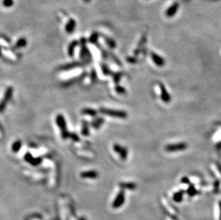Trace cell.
Instances as JSON below:
<instances>
[{
  "label": "cell",
  "mask_w": 221,
  "mask_h": 220,
  "mask_svg": "<svg viewBox=\"0 0 221 220\" xmlns=\"http://www.w3.org/2000/svg\"><path fill=\"white\" fill-rule=\"evenodd\" d=\"M100 112L104 115L109 116L110 117L118 118V119H126L128 116L127 112H125V111L112 110V109L105 108V107H102L100 109Z\"/></svg>",
  "instance_id": "6da1fadb"
},
{
  "label": "cell",
  "mask_w": 221,
  "mask_h": 220,
  "mask_svg": "<svg viewBox=\"0 0 221 220\" xmlns=\"http://www.w3.org/2000/svg\"><path fill=\"white\" fill-rule=\"evenodd\" d=\"M56 123L59 127L60 131H61V135L64 140H67L68 137H69V134L67 129V124L65 117L62 114H58L56 117Z\"/></svg>",
  "instance_id": "7a4b0ae2"
},
{
  "label": "cell",
  "mask_w": 221,
  "mask_h": 220,
  "mask_svg": "<svg viewBox=\"0 0 221 220\" xmlns=\"http://www.w3.org/2000/svg\"><path fill=\"white\" fill-rule=\"evenodd\" d=\"M87 40L85 38H82L80 39V43L81 44V50H80V58L81 59L84 60L85 62H90L92 59V54L91 52L89 51V50L86 46Z\"/></svg>",
  "instance_id": "3957f363"
},
{
  "label": "cell",
  "mask_w": 221,
  "mask_h": 220,
  "mask_svg": "<svg viewBox=\"0 0 221 220\" xmlns=\"http://www.w3.org/2000/svg\"><path fill=\"white\" fill-rule=\"evenodd\" d=\"M188 147V145L186 142H178L174 144H169L165 146L166 152L173 153V152H182L186 150Z\"/></svg>",
  "instance_id": "277c9868"
},
{
  "label": "cell",
  "mask_w": 221,
  "mask_h": 220,
  "mask_svg": "<svg viewBox=\"0 0 221 220\" xmlns=\"http://www.w3.org/2000/svg\"><path fill=\"white\" fill-rule=\"evenodd\" d=\"M13 95V88L12 86H9L8 88L5 91V95L2 100L0 101V113H2L6 109L7 105L8 104V102L11 100Z\"/></svg>",
  "instance_id": "5b68a950"
},
{
  "label": "cell",
  "mask_w": 221,
  "mask_h": 220,
  "mask_svg": "<svg viewBox=\"0 0 221 220\" xmlns=\"http://www.w3.org/2000/svg\"><path fill=\"white\" fill-rule=\"evenodd\" d=\"M113 149H114L115 152L119 155L121 159L122 160H126L128 156V150L126 147L120 145V144H115L113 145Z\"/></svg>",
  "instance_id": "8992f818"
},
{
  "label": "cell",
  "mask_w": 221,
  "mask_h": 220,
  "mask_svg": "<svg viewBox=\"0 0 221 220\" xmlns=\"http://www.w3.org/2000/svg\"><path fill=\"white\" fill-rule=\"evenodd\" d=\"M124 201H125V194H124L123 189H122V190L119 191L116 197H115L114 201H113L112 204V208L114 209L120 208L121 206L123 205Z\"/></svg>",
  "instance_id": "52a82bcc"
},
{
  "label": "cell",
  "mask_w": 221,
  "mask_h": 220,
  "mask_svg": "<svg viewBox=\"0 0 221 220\" xmlns=\"http://www.w3.org/2000/svg\"><path fill=\"white\" fill-rule=\"evenodd\" d=\"M160 90V98L164 103H169L171 101V95H170L168 91L166 89L165 86L162 82L158 84Z\"/></svg>",
  "instance_id": "ba28073f"
},
{
  "label": "cell",
  "mask_w": 221,
  "mask_h": 220,
  "mask_svg": "<svg viewBox=\"0 0 221 220\" xmlns=\"http://www.w3.org/2000/svg\"><path fill=\"white\" fill-rule=\"evenodd\" d=\"M150 57L152 59V62L155 63L157 67H164L165 65V60L162 58L161 56H160L159 54H158L155 52H152L150 53Z\"/></svg>",
  "instance_id": "9c48e42d"
},
{
  "label": "cell",
  "mask_w": 221,
  "mask_h": 220,
  "mask_svg": "<svg viewBox=\"0 0 221 220\" xmlns=\"http://www.w3.org/2000/svg\"><path fill=\"white\" fill-rule=\"evenodd\" d=\"M179 9V3L174 2L171 6H170L165 11V15L167 17H173L176 14Z\"/></svg>",
  "instance_id": "30bf717a"
},
{
  "label": "cell",
  "mask_w": 221,
  "mask_h": 220,
  "mask_svg": "<svg viewBox=\"0 0 221 220\" xmlns=\"http://www.w3.org/2000/svg\"><path fill=\"white\" fill-rule=\"evenodd\" d=\"M24 159H25L26 161L31 164L32 165H34V166H37V165L39 164L41 161V158L40 157L34 158L32 157V155L29 152H27V153L25 155V156H24Z\"/></svg>",
  "instance_id": "8fae6325"
},
{
  "label": "cell",
  "mask_w": 221,
  "mask_h": 220,
  "mask_svg": "<svg viewBox=\"0 0 221 220\" xmlns=\"http://www.w3.org/2000/svg\"><path fill=\"white\" fill-rule=\"evenodd\" d=\"M146 42H147V37L145 35H143V37H141L140 40L138 44H137V47L135 48V50H134V52H133L134 56L137 57V56H138L139 54H140L142 49L143 48V47H144V45L145 44Z\"/></svg>",
  "instance_id": "7c38bea8"
},
{
  "label": "cell",
  "mask_w": 221,
  "mask_h": 220,
  "mask_svg": "<svg viewBox=\"0 0 221 220\" xmlns=\"http://www.w3.org/2000/svg\"><path fill=\"white\" fill-rule=\"evenodd\" d=\"M80 176L84 179H96L99 176V174L97 171H84V172H81Z\"/></svg>",
  "instance_id": "4fadbf2b"
},
{
  "label": "cell",
  "mask_w": 221,
  "mask_h": 220,
  "mask_svg": "<svg viewBox=\"0 0 221 220\" xmlns=\"http://www.w3.org/2000/svg\"><path fill=\"white\" fill-rule=\"evenodd\" d=\"M76 28V22L74 19H69L65 26V31L68 34L72 33Z\"/></svg>",
  "instance_id": "5bb4252c"
},
{
  "label": "cell",
  "mask_w": 221,
  "mask_h": 220,
  "mask_svg": "<svg viewBox=\"0 0 221 220\" xmlns=\"http://www.w3.org/2000/svg\"><path fill=\"white\" fill-rule=\"evenodd\" d=\"M104 122H105V119L103 117H96L95 119L92 120L91 125L94 129H98L103 125Z\"/></svg>",
  "instance_id": "9a60e30c"
},
{
  "label": "cell",
  "mask_w": 221,
  "mask_h": 220,
  "mask_svg": "<svg viewBox=\"0 0 221 220\" xmlns=\"http://www.w3.org/2000/svg\"><path fill=\"white\" fill-rule=\"evenodd\" d=\"M79 44V42L77 40H74L69 44L67 49V54L69 57H73L74 52H75V48L77 47V45Z\"/></svg>",
  "instance_id": "2e32d148"
},
{
  "label": "cell",
  "mask_w": 221,
  "mask_h": 220,
  "mask_svg": "<svg viewBox=\"0 0 221 220\" xmlns=\"http://www.w3.org/2000/svg\"><path fill=\"white\" fill-rule=\"evenodd\" d=\"M119 186L122 189H135L137 187V185L133 182H120Z\"/></svg>",
  "instance_id": "e0dca14e"
},
{
  "label": "cell",
  "mask_w": 221,
  "mask_h": 220,
  "mask_svg": "<svg viewBox=\"0 0 221 220\" xmlns=\"http://www.w3.org/2000/svg\"><path fill=\"white\" fill-rule=\"evenodd\" d=\"M103 38H104V40H105V43H106V44L109 47V48L110 49L116 48L117 44L114 39L110 38V37H107V36H103Z\"/></svg>",
  "instance_id": "ac0fdd59"
},
{
  "label": "cell",
  "mask_w": 221,
  "mask_h": 220,
  "mask_svg": "<svg viewBox=\"0 0 221 220\" xmlns=\"http://www.w3.org/2000/svg\"><path fill=\"white\" fill-rule=\"evenodd\" d=\"M123 75H124L123 72H122V71H118V72L112 73V77L113 82H114L116 84H118L119 83H120L121 79L122 78Z\"/></svg>",
  "instance_id": "d6986e66"
},
{
  "label": "cell",
  "mask_w": 221,
  "mask_h": 220,
  "mask_svg": "<svg viewBox=\"0 0 221 220\" xmlns=\"http://www.w3.org/2000/svg\"><path fill=\"white\" fill-rule=\"evenodd\" d=\"M82 114L90 116H97V112L91 108H84L82 110Z\"/></svg>",
  "instance_id": "ffe728a7"
},
{
  "label": "cell",
  "mask_w": 221,
  "mask_h": 220,
  "mask_svg": "<svg viewBox=\"0 0 221 220\" xmlns=\"http://www.w3.org/2000/svg\"><path fill=\"white\" fill-rule=\"evenodd\" d=\"M80 65H81V63L80 62H74L67 64V65L62 66V67H61V69H62V70H64V71L69 70V69H71L72 68H75V67H79V66H80Z\"/></svg>",
  "instance_id": "44dd1931"
},
{
  "label": "cell",
  "mask_w": 221,
  "mask_h": 220,
  "mask_svg": "<svg viewBox=\"0 0 221 220\" xmlns=\"http://www.w3.org/2000/svg\"><path fill=\"white\" fill-rule=\"evenodd\" d=\"M81 132L83 136H88L90 134V127L87 121H83Z\"/></svg>",
  "instance_id": "7402d4cb"
},
{
  "label": "cell",
  "mask_w": 221,
  "mask_h": 220,
  "mask_svg": "<svg viewBox=\"0 0 221 220\" xmlns=\"http://www.w3.org/2000/svg\"><path fill=\"white\" fill-rule=\"evenodd\" d=\"M27 44V40H26L25 38L22 37V38L19 39L17 40V42H16V44L14 45V47L16 49H20V48H23L24 47L26 46Z\"/></svg>",
  "instance_id": "603a6c76"
},
{
  "label": "cell",
  "mask_w": 221,
  "mask_h": 220,
  "mask_svg": "<svg viewBox=\"0 0 221 220\" xmlns=\"http://www.w3.org/2000/svg\"><path fill=\"white\" fill-rule=\"evenodd\" d=\"M101 70L103 71V74L105 75V76H109V75H112V71L109 69V67L105 63L101 64Z\"/></svg>",
  "instance_id": "cb8c5ba5"
},
{
  "label": "cell",
  "mask_w": 221,
  "mask_h": 220,
  "mask_svg": "<svg viewBox=\"0 0 221 220\" xmlns=\"http://www.w3.org/2000/svg\"><path fill=\"white\" fill-rule=\"evenodd\" d=\"M183 194H184V191L182 190L177 191L173 194V200L175 202H180L183 200Z\"/></svg>",
  "instance_id": "d4e9b609"
},
{
  "label": "cell",
  "mask_w": 221,
  "mask_h": 220,
  "mask_svg": "<svg viewBox=\"0 0 221 220\" xmlns=\"http://www.w3.org/2000/svg\"><path fill=\"white\" fill-rule=\"evenodd\" d=\"M21 146H22V142L20 140H17L16 142H14L12 146V152H14V153L18 152L21 149Z\"/></svg>",
  "instance_id": "484cf974"
},
{
  "label": "cell",
  "mask_w": 221,
  "mask_h": 220,
  "mask_svg": "<svg viewBox=\"0 0 221 220\" xmlns=\"http://www.w3.org/2000/svg\"><path fill=\"white\" fill-rule=\"evenodd\" d=\"M98 39H99V34L97 32H94L92 33L91 36L90 37L89 39V42L92 43V44H97L98 42Z\"/></svg>",
  "instance_id": "4316f807"
},
{
  "label": "cell",
  "mask_w": 221,
  "mask_h": 220,
  "mask_svg": "<svg viewBox=\"0 0 221 220\" xmlns=\"http://www.w3.org/2000/svg\"><path fill=\"white\" fill-rule=\"evenodd\" d=\"M115 92L118 94V95H124V94H126L125 88L123 87V86L119 85V84H116V86H115Z\"/></svg>",
  "instance_id": "83f0119b"
},
{
  "label": "cell",
  "mask_w": 221,
  "mask_h": 220,
  "mask_svg": "<svg viewBox=\"0 0 221 220\" xmlns=\"http://www.w3.org/2000/svg\"><path fill=\"white\" fill-rule=\"evenodd\" d=\"M187 193L188 194L189 196H190V197L194 196V195L197 193V190H196L195 186L192 185H190V186H189L188 189H187Z\"/></svg>",
  "instance_id": "f1b7e54d"
},
{
  "label": "cell",
  "mask_w": 221,
  "mask_h": 220,
  "mask_svg": "<svg viewBox=\"0 0 221 220\" xmlns=\"http://www.w3.org/2000/svg\"><path fill=\"white\" fill-rule=\"evenodd\" d=\"M109 55H110V57H112V59L113 61L115 62V63H116L117 65H118L119 67H122V62H121V61L118 59V57H117L116 55H115L114 54L112 53V52H109Z\"/></svg>",
  "instance_id": "f546056e"
},
{
  "label": "cell",
  "mask_w": 221,
  "mask_h": 220,
  "mask_svg": "<svg viewBox=\"0 0 221 220\" xmlns=\"http://www.w3.org/2000/svg\"><path fill=\"white\" fill-rule=\"evenodd\" d=\"M2 5L5 7L9 8L14 5V0H2Z\"/></svg>",
  "instance_id": "4dcf8cb0"
},
{
  "label": "cell",
  "mask_w": 221,
  "mask_h": 220,
  "mask_svg": "<svg viewBox=\"0 0 221 220\" xmlns=\"http://www.w3.org/2000/svg\"><path fill=\"white\" fill-rule=\"evenodd\" d=\"M97 72H96L94 69H92L91 72H90V80H91L92 82H94L96 80H97Z\"/></svg>",
  "instance_id": "1f68e13d"
},
{
  "label": "cell",
  "mask_w": 221,
  "mask_h": 220,
  "mask_svg": "<svg viewBox=\"0 0 221 220\" xmlns=\"http://www.w3.org/2000/svg\"><path fill=\"white\" fill-rule=\"evenodd\" d=\"M126 60H127V62L130 64H135L137 62V58L135 56H134V57H127Z\"/></svg>",
  "instance_id": "d6a6232c"
},
{
  "label": "cell",
  "mask_w": 221,
  "mask_h": 220,
  "mask_svg": "<svg viewBox=\"0 0 221 220\" xmlns=\"http://www.w3.org/2000/svg\"><path fill=\"white\" fill-rule=\"evenodd\" d=\"M69 137L72 139V140H73L74 142H78L80 140V137H78V135L73 133V134H69Z\"/></svg>",
  "instance_id": "836d02e7"
},
{
  "label": "cell",
  "mask_w": 221,
  "mask_h": 220,
  "mask_svg": "<svg viewBox=\"0 0 221 220\" xmlns=\"http://www.w3.org/2000/svg\"><path fill=\"white\" fill-rule=\"evenodd\" d=\"M181 182L183 184H186V185H188V184L190 183V180H189L188 177L185 176V177L182 178V179H181Z\"/></svg>",
  "instance_id": "e575fe53"
},
{
  "label": "cell",
  "mask_w": 221,
  "mask_h": 220,
  "mask_svg": "<svg viewBox=\"0 0 221 220\" xmlns=\"http://www.w3.org/2000/svg\"><path fill=\"white\" fill-rule=\"evenodd\" d=\"M215 165H216V167H217V168H218L219 172H220V174H221V164L219 163V162H215Z\"/></svg>",
  "instance_id": "d590c367"
},
{
  "label": "cell",
  "mask_w": 221,
  "mask_h": 220,
  "mask_svg": "<svg viewBox=\"0 0 221 220\" xmlns=\"http://www.w3.org/2000/svg\"><path fill=\"white\" fill-rule=\"evenodd\" d=\"M215 147L217 148V149H221V142H218V144H216V146H215Z\"/></svg>",
  "instance_id": "8d00e7d4"
},
{
  "label": "cell",
  "mask_w": 221,
  "mask_h": 220,
  "mask_svg": "<svg viewBox=\"0 0 221 220\" xmlns=\"http://www.w3.org/2000/svg\"><path fill=\"white\" fill-rule=\"evenodd\" d=\"M219 207H220V220H221V201L219 202Z\"/></svg>",
  "instance_id": "74e56055"
},
{
  "label": "cell",
  "mask_w": 221,
  "mask_h": 220,
  "mask_svg": "<svg viewBox=\"0 0 221 220\" xmlns=\"http://www.w3.org/2000/svg\"><path fill=\"white\" fill-rule=\"evenodd\" d=\"M83 1H84V2L87 3V2H90V0H83Z\"/></svg>",
  "instance_id": "f35d334b"
},
{
  "label": "cell",
  "mask_w": 221,
  "mask_h": 220,
  "mask_svg": "<svg viewBox=\"0 0 221 220\" xmlns=\"http://www.w3.org/2000/svg\"><path fill=\"white\" fill-rule=\"evenodd\" d=\"M1 55H2V49L0 47V57H1Z\"/></svg>",
  "instance_id": "ab89813d"
},
{
  "label": "cell",
  "mask_w": 221,
  "mask_h": 220,
  "mask_svg": "<svg viewBox=\"0 0 221 220\" xmlns=\"http://www.w3.org/2000/svg\"><path fill=\"white\" fill-rule=\"evenodd\" d=\"M80 220H86V219H85V218H84V217H82V218H81V219H80Z\"/></svg>",
  "instance_id": "60d3db41"
}]
</instances>
